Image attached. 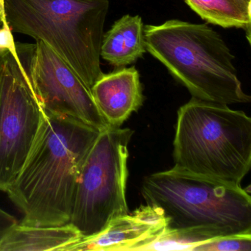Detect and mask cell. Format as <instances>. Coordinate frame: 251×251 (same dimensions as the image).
Wrapping results in <instances>:
<instances>
[{"mask_svg": "<svg viewBox=\"0 0 251 251\" xmlns=\"http://www.w3.org/2000/svg\"><path fill=\"white\" fill-rule=\"evenodd\" d=\"M222 236L209 229H172L166 230L152 242L145 245L141 251H189L208 241Z\"/></svg>", "mask_w": 251, "mask_h": 251, "instance_id": "cell-14", "label": "cell"}, {"mask_svg": "<svg viewBox=\"0 0 251 251\" xmlns=\"http://www.w3.org/2000/svg\"><path fill=\"white\" fill-rule=\"evenodd\" d=\"M100 132L43 108L33 146L5 192L24 215L20 223L60 226L70 223L79 173Z\"/></svg>", "mask_w": 251, "mask_h": 251, "instance_id": "cell-1", "label": "cell"}, {"mask_svg": "<svg viewBox=\"0 0 251 251\" xmlns=\"http://www.w3.org/2000/svg\"><path fill=\"white\" fill-rule=\"evenodd\" d=\"M142 194L167 228L209 229L222 236L251 231V195L240 184L174 167L147 176Z\"/></svg>", "mask_w": 251, "mask_h": 251, "instance_id": "cell-5", "label": "cell"}, {"mask_svg": "<svg viewBox=\"0 0 251 251\" xmlns=\"http://www.w3.org/2000/svg\"><path fill=\"white\" fill-rule=\"evenodd\" d=\"M207 23L225 28H242L251 42V3L242 0H185Z\"/></svg>", "mask_w": 251, "mask_h": 251, "instance_id": "cell-13", "label": "cell"}, {"mask_svg": "<svg viewBox=\"0 0 251 251\" xmlns=\"http://www.w3.org/2000/svg\"><path fill=\"white\" fill-rule=\"evenodd\" d=\"M71 224L32 226L17 223L0 242V251H65L81 239Z\"/></svg>", "mask_w": 251, "mask_h": 251, "instance_id": "cell-11", "label": "cell"}, {"mask_svg": "<svg viewBox=\"0 0 251 251\" xmlns=\"http://www.w3.org/2000/svg\"><path fill=\"white\" fill-rule=\"evenodd\" d=\"M11 30L48 45L91 90L102 74L109 0H4Z\"/></svg>", "mask_w": 251, "mask_h": 251, "instance_id": "cell-3", "label": "cell"}, {"mask_svg": "<svg viewBox=\"0 0 251 251\" xmlns=\"http://www.w3.org/2000/svg\"><path fill=\"white\" fill-rule=\"evenodd\" d=\"M38 99L45 111L79 120L100 130L110 127L90 89L48 45H17Z\"/></svg>", "mask_w": 251, "mask_h": 251, "instance_id": "cell-8", "label": "cell"}, {"mask_svg": "<svg viewBox=\"0 0 251 251\" xmlns=\"http://www.w3.org/2000/svg\"><path fill=\"white\" fill-rule=\"evenodd\" d=\"M193 251H251V231L215 238L196 247Z\"/></svg>", "mask_w": 251, "mask_h": 251, "instance_id": "cell-15", "label": "cell"}, {"mask_svg": "<svg viewBox=\"0 0 251 251\" xmlns=\"http://www.w3.org/2000/svg\"><path fill=\"white\" fill-rule=\"evenodd\" d=\"M175 167L240 184L251 167V119L228 105L192 98L177 111Z\"/></svg>", "mask_w": 251, "mask_h": 251, "instance_id": "cell-4", "label": "cell"}, {"mask_svg": "<svg viewBox=\"0 0 251 251\" xmlns=\"http://www.w3.org/2000/svg\"><path fill=\"white\" fill-rule=\"evenodd\" d=\"M17 223L18 222L14 216L0 208V242Z\"/></svg>", "mask_w": 251, "mask_h": 251, "instance_id": "cell-17", "label": "cell"}, {"mask_svg": "<svg viewBox=\"0 0 251 251\" xmlns=\"http://www.w3.org/2000/svg\"><path fill=\"white\" fill-rule=\"evenodd\" d=\"M100 112L111 127L123 123L143 103L139 72L134 67L102 73L91 88Z\"/></svg>", "mask_w": 251, "mask_h": 251, "instance_id": "cell-10", "label": "cell"}, {"mask_svg": "<svg viewBox=\"0 0 251 251\" xmlns=\"http://www.w3.org/2000/svg\"><path fill=\"white\" fill-rule=\"evenodd\" d=\"M146 51L142 18L126 15L103 35L100 57L111 65L121 67L136 62Z\"/></svg>", "mask_w": 251, "mask_h": 251, "instance_id": "cell-12", "label": "cell"}, {"mask_svg": "<svg viewBox=\"0 0 251 251\" xmlns=\"http://www.w3.org/2000/svg\"><path fill=\"white\" fill-rule=\"evenodd\" d=\"M244 2H248V3H251V0H242Z\"/></svg>", "mask_w": 251, "mask_h": 251, "instance_id": "cell-18", "label": "cell"}, {"mask_svg": "<svg viewBox=\"0 0 251 251\" xmlns=\"http://www.w3.org/2000/svg\"><path fill=\"white\" fill-rule=\"evenodd\" d=\"M167 228L162 212L153 205H141L131 214L117 217L99 233L82 237L65 251H141Z\"/></svg>", "mask_w": 251, "mask_h": 251, "instance_id": "cell-9", "label": "cell"}, {"mask_svg": "<svg viewBox=\"0 0 251 251\" xmlns=\"http://www.w3.org/2000/svg\"><path fill=\"white\" fill-rule=\"evenodd\" d=\"M5 52H10L16 59H20L17 44L7 20L5 2L4 0H0V53Z\"/></svg>", "mask_w": 251, "mask_h": 251, "instance_id": "cell-16", "label": "cell"}, {"mask_svg": "<svg viewBox=\"0 0 251 251\" xmlns=\"http://www.w3.org/2000/svg\"><path fill=\"white\" fill-rule=\"evenodd\" d=\"M131 129L101 130L82 165L72 208L71 223L82 237L93 236L129 213L126 201Z\"/></svg>", "mask_w": 251, "mask_h": 251, "instance_id": "cell-6", "label": "cell"}, {"mask_svg": "<svg viewBox=\"0 0 251 251\" xmlns=\"http://www.w3.org/2000/svg\"><path fill=\"white\" fill-rule=\"evenodd\" d=\"M145 39L146 50L192 98L227 105L251 102L238 77L234 55L207 25L168 20L145 25Z\"/></svg>", "mask_w": 251, "mask_h": 251, "instance_id": "cell-2", "label": "cell"}, {"mask_svg": "<svg viewBox=\"0 0 251 251\" xmlns=\"http://www.w3.org/2000/svg\"><path fill=\"white\" fill-rule=\"evenodd\" d=\"M0 190L21 170L40 127L43 108L20 59L0 53Z\"/></svg>", "mask_w": 251, "mask_h": 251, "instance_id": "cell-7", "label": "cell"}, {"mask_svg": "<svg viewBox=\"0 0 251 251\" xmlns=\"http://www.w3.org/2000/svg\"><path fill=\"white\" fill-rule=\"evenodd\" d=\"M1 72H2V67H1V61H0V78H1Z\"/></svg>", "mask_w": 251, "mask_h": 251, "instance_id": "cell-19", "label": "cell"}]
</instances>
